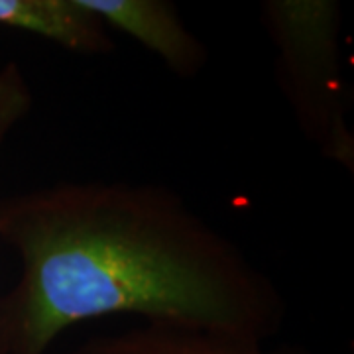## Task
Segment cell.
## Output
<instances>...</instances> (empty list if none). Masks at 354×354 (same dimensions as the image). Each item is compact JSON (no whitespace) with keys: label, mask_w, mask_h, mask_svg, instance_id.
<instances>
[{"label":"cell","mask_w":354,"mask_h":354,"mask_svg":"<svg viewBox=\"0 0 354 354\" xmlns=\"http://www.w3.org/2000/svg\"><path fill=\"white\" fill-rule=\"evenodd\" d=\"M20 278L0 295V354H48L109 315L268 341L286 325L278 283L176 189L57 181L0 199Z\"/></svg>","instance_id":"obj_1"},{"label":"cell","mask_w":354,"mask_h":354,"mask_svg":"<svg viewBox=\"0 0 354 354\" xmlns=\"http://www.w3.org/2000/svg\"><path fill=\"white\" fill-rule=\"evenodd\" d=\"M260 22L274 46V77L304 138L354 174L353 88L341 62L337 0H266Z\"/></svg>","instance_id":"obj_2"},{"label":"cell","mask_w":354,"mask_h":354,"mask_svg":"<svg viewBox=\"0 0 354 354\" xmlns=\"http://www.w3.org/2000/svg\"><path fill=\"white\" fill-rule=\"evenodd\" d=\"M104 26L118 30L152 51L181 79H193L209 62V50L183 22L174 2L167 0H81Z\"/></svg>","instance_id":"obj_3"},{"label":"cell","mask_w":354,"mask_h":354,"mask_svg":"<svg viewBox=\"0 0 354 354\" xmlns=\"http://www.w3.org/2000/svg\"><path fill=\"white\" fill-rule=\"evenodd\" d=\"M65 354H307L293 346L268 348L264 341L218 330L142 323L93 335Z\"/></svg>","instance_id":"obj_4"},{"label":"cell","mask_w":354,"mask_h":354,"mask_svg":"<svg viewBox=\"0 0 354 354\" xmlns=\"http://www.w3.org/2000/svg\"><path fill=\"white\" fill-rule=\"evenodd\" d=\"M0 26L28 32L77 55H111L116 46L81 0H0Z\"/></svg>","instance_id":"obj_5"},{"label":"cell","mask_w":354,"mask_h":354,"mask_svg":"<svg viewBox=\"0 0 354 354\" xmlns=\"http://www.w3.org/2000/svg\"><path fill=\"white\" fill-rule=\"evenodd\" d=\"M34 106L32 85L24 69L16 62L0 67V153L14 128L18 127Z\"/></svg>","instance_id":"obj_6"}]
</instances>
